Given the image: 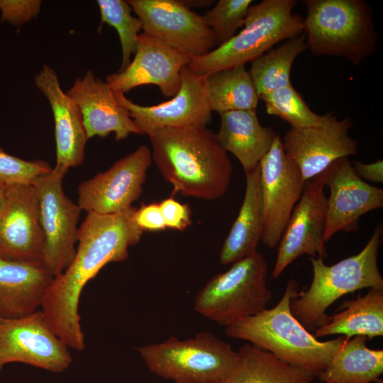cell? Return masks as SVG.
<instances>
[{
  "label": "cell",
  "mask_w": 383,
  "mask_h": 383,
  "mask_svg": "<svg viewBox=\"0 0 383 383\" xmlns=\"http://www.w3.org/2000/svg\"><path fill=\"white\" fill-rule=\"evenodd\" d=\"M268 114L277 116L290 124L291 128L319 126L325 123L333 113L318 115L305 102L292 84L260 96Z\"/></svg>",
  "instance_id": "f546056e"
},
{
  "label": "cell",
  "mask_w": 383,
  "mask_h": 383,
  "mask_svg": "<svg viewBox=\"0 0 383 383\" xmlns=\"http://www.w3.org/2000/svg\"><path fill=\"white\" fill-rule=\"evenodd\" d=\"M306 49V38L303 33L287 40L252 62L248 72L259 97L292 84L293 63Z\"/></svg>",
  "instance_id": "f1b7e54d"
},
{
  "label": "cell",
  "mask_w": 383,
  "mask_h": 383,
  "mask_svg": "<svg viewBox=\"0 0 383 383\" xmlns=\"http://www.w3.org/2000/svg\"><path fill=\"white\" fill-rule=\"evenodd\" d=\"M244 199L222 246L219 262L232 264L257 252L263 232L264 216L259 165L245 172Z\"/></svg>",
  "instance_id": "cb8c5ba5"
},
{
  "label": "cell",
  "mask_w": 383,
  "mask_h": 383,
  "mask_svg": "<svg viewBox=\"0 0 383 383\" xmlns=\"http://www.w3.org/2000/svg\"><path fill=\"white\" fill-rule=\"evenodd\" d=\"M298 289L297 282L290 279L281 299L273 308L226 327V333L228 337L248 341L290 365L308 370L317 377L347 337L321 341L311 333L291 309Z\"/></svg>",
  "instance_id": "3957f363"
},
{
  "label": "cell",
  "mask_w": 383,
  "mask_h": 383,
  "mask_svg": "<svg viewBox=\"0 0 383 383\" xmlns=\"http://www.w3.org/2000/svg\"><path fill=\"white\" fill-rule=\"evenodd\" d=\"M143 32L193 57L213 50L216 38L202 16L178 0H128Z\"/></svg>",
  "instance_id": "30bf717a"
},
{
  "label": "cell",
  "mask_w": 383,
  "mask_h": 383,
  "mask_svg": "<svg viewBox=\"0 0 383 383\" xmlns=\"http://www.w3.org/2000/svg\"><path fill=\"white\" fill-rule=\"evenodd\" d=\"M264 225L261 241L277 246L306 181L282 148L279 134L259 163Z\"/></svg>",
  "instance_id": "7c38bea8"
},
{
  "label": "cell",
  "mask_w": 383,
  "mask_h": 383,
  "mask_svg": "<svg viewBox=\"0 0 383 383\" xmlns=\"http://www.w3.org/2000/svg\"><path fill=\"white\" fill-rule=\"evenodd\" d=\"M268 270L265 257L257 251L232 263L198 292L194 310L226 327L264 311L272 298Z\"/></svg>",
  "instance_id": "52a82bcc"
},
{
  "label": "cell",
  "mask_w": 383,
  "mask_h": 383,
  "mask_svg": "<svg viewBox=\"0 0 383 383\" xmlns=\"http://www.w3.org/2000/svg\"><path fill=\"white\" fill-rule=\"evenodd\" d=\"M352 126L350 117L338 120L333 113L321 126L291 128L282 139V148L306 182L337 160L357 153L358 143L348 135Z\"/></svg>",
  "instance_id": "2e32d148"
},
{
  "label": "cell",
  "mask_w": 383,
  "mask_h": 383,
  "mask_svg": "<svg viewBox=\"0 0 383 383\" xmlns=\"http://www.w3.org/2000/svg\"><path fill=\"white\" fill-rule=\"evenodd\" d=\"M159 206L167 228L182 231L192 223V212L188 204L170 197L162 200Z\"/></svg>",
  "instance_id": "e575fe53"
},
{
  "label": "cell",
  "mask_w": 383,
  "mask_h": 383,
  "mask_svg": "<svg viewBox=\"0 0 383 383\" xmlns=\"http://www.w3.org/2000/svg\"><path fill=\"white\" fill-rule=\"evenodd\" d=\"M303 33L316 55L346 58L354 65L373 54L377 35L370 6L362 0H304Z\"/></svg>",
  "instance_id": "8992f818"
},
{
  "label": "cell",
  "mask_w": 383,
  "mask_h": 383,
  "mask_svg": "<svg viewBox=\"0 0 383 383\" xmlns=\"http://www.w3.org/2000/svg\"><path fill=\"white\" fill-rule=\"evenodd\" d=\"M383 233L377 225L370 240L357 254L333 265L311 257L313 278L308 289L298 292L291 303L294 316L309 331L323 325L327 309L343 296L365 288H383L377 257Z\"/></svg>",
  "instance_id": "277c9868"
},
{
  "label": "cell",
  "mask_w": 383,
  "mask_h": 383,
  "mask_svg": "<svg viewBox=\"0 0 383 383\" xmlns=\"http://www.w3.org/2000/svg\"><path fill=\"white\" fill-rule=\"evenodd\" d=\"M150 372L175 383H218L235 367L237 351L209 332L138 348Z\"/></svg>",
  "instance_id": "ba28073f"
},
{
  "label": "cell",
  "mask_w": 383,
  "mask_h": 383,
  "mask_svg": "<svg viewBox=\"0 0 383 383\" xmlns=\"http://www.w3.org/2000/svg\"><path fill=\"white\" fill-rule=\"evenodd\" d=\"M67 172L55 167L32 183L38 197L45 238L43 265L54 277L70 265L78 241L82 209L64 193L62 181Z\"/></svg>",
  "instance_id": "9c48e42d"
},
{
  "label": "cell",
  "mask_w": 383,
  "mask_h": 383,
  "mask_svg": "<svg viewBox=\"0 0 383 383\" xmlns=\"http://www.w3.org/2000/svg\"><path fill=\"white\" fill-rule=\"evenodd\" d=\"M353 167L357 176L365 182H383V161L382 160L371 163L357 161L353 163Z\"/></svg>",
  "instance_id": "8d00e7d4"
},
{
  "label": "cell",
  "mask_w": 383,
  "mask_h": 383,
  "mask_svg": "<svg viewBox=\"0 0 383 383\" xmlns=\"http://www.w3.org/2000/svg\"><path fill=\"white\" fill-rule=\"evenodd\" d=\"M52 168L45 161H28L11 155L0 146V182L6 185L32 184Z\"/></svg>",
  "instance_id": "d6a6232c"
},
{
  "label": "cell",
  "mask_w": 383,
  "mask_h": 383,
  "mask_svg": "<svg viewBox=\"0 0 383 383\" xmlns=\"http://www.w3.org/2000/svg\"><path fill=\"white\" fill-rule=\"evenodd\" d=\"M101 23H106L114 28L118 35L122 62L118 71L123 70L131 63V57L135 53L138 45V38L143 30L141 21L132 15L131 6L123 0H98Z\"/></svg>",
  "instance_id": "4dcf8cb0"
},
{
  "label": "cell",
  "mask_w": 383,
  "mask_h": 383,
  "mask_svg": "<svg viewBox=\"0 0 383 383\" xmlns=\"http://www.w3.org/2000/svg\"><path fill=\"white\" fill-rule=\"evenodd\" d=\"M53 278L41 265L0 256V318H18L40 309Z\"/></svg>",
  "instance_id": "7402d4cb"
},
{
  "label": "cell",
  "mask_w": 383,
  "mask_h": 383,
  "mask_svg": "<svg viewBox=\"0 0 383 383\" xmlns=\"http://www.w3.org/2000/svg\"><path fill=\"white\" fill-rule=\"evenodd\" d=\"M192 59L142 32L133 60L123 70L108 75L105 82L113 91L124 94L138 86L154 84L163 96L173 97L181 86V71Z\"/></svg>",
  "instance_id": "d6986e66"
},
{
  "label": "cell",
  "mask_w": 383,
  "mask_h": 383,
  "mask_svg": "<svg viewBox=\"0 0 383 383\" xmlns=\"http://www.w3.org/2000/svg\"><path fill=\"white\" fill-rule=\"evenodd\" d=\"M252 0H219L214 7L203 15L204 20L214 33L221 45L243 27Z\"/></svg>",
  "instance_id": "1f68e13d"
},
{
  "label": "cell",
  "mask_w": 383,
  "mask_h": 383,
  "mask_svg": "<svg viewBox=\"0 0 383 383\" xmlns=\"http://www.w3.org/2000/svg\"><path fill=\"white\" fill-rule=\"evenodd\" d=\"M341 306L343 310L329 316L314 331L316 338L339 334L348 338L362 335L370 340L383 335V288H370L365 295Z\"/></svg>",
  "instance_id": "d4e9b609"
},
{
  "label": "cell",
  "mask_w": 383,
  "mask_h": 383,
  "mask_svg": "<svg viewBox=\"0 0 383 383\" xmlns=\"http://www.w3.org/2000/svg\"><path fill=\"white\" fill-rule=\"evenodd\" d=\"M212 111L218 114L239 110H255L259 96L245 65L223 70L204 77Z\"/></svg>",
  "instance_id": "83f0119b"
},
{
  "label": "cell",
  "mask_w": 383,
  "mask_h": 383,
  "mask_svg": "<svg viewBox=\"0 0 383 383\" xmlns=\"http://www.w3.org/2000/svg\"><path fill=\"white\" fill-rule=\"evenodd\" d=\"M41 4L40 0H0L1 21L21 26L37 17Z\"/></svg>",
  "instance_id": "836d02e7"
},
{
  "label": "cell",
  "mask_w": 383,
  "mask_h": 383,
  "mask_svg": "<svg viewBox=\"0 0 383 383\" xmlns=\"http://www.w3.org/2000/svg\"><path fill=\"white\" fill-rule=\"evenodd\" d=\"M152 159L172 194L214 200L226 192L233 165L216 133L204 126L160 129L148 135Z\"/></svg>",
  "instance_id": "7a4b0ae2"
},
{
  "label": "cell",
  "mask_w": 383,
  "mask_h": 383,
  "mask_svg": "<svg viewBox=\"0 0 383 383\" xmlns=\"http://www.w3.org/2000/svg\"><path fill=\"white\" fill-rule=\"evenodd\" d=\"M44 246L45 238L34 187L33 184L7 185L0 210V256L43 266Z\"/></svg>",
  "instance_id": "ac0fdd59"
},
{
  "label": "cell",
  "mask_w": 383,
  "mask_h": 383,
  "mask_svg": "<svg viewBox=\"0 0 383 383\" xmlns=\"http://www.w3.org/2000/svg\"><path fill=\"white\" fill-rule=\"evenodd\" d=\"M237 354L235 367L218 383H312L317 378L312 372L251 344L240 347Z\"/></svg>",
  "instance_id": "484cf974"
},
{
  "label": "cell",
  "mask_w": 383,
  "mask_h": 383,
  "mask_svg": "<svg viewBox=\"0 0 383 383\" xmlns=\"http://www.w3.org/2000/svg\"><path fill=\"white\" fill-rule=\"evenodd\" d=\"M320 176L330 189L323 235L325 243L338 232L357 231L362 215L383 207V189L357 177L349 157L337 160Z\"/></svg>",
  "instance_id": "9a60e30c"
},
{
  "label": "cell",
  "mask_w": 383,
  "mask_h": 383,
  "mask_svg": "<svg viewBox=\"0 0 383 383\" xmlns=\"http://www.w3.org/2000/svg\"><path fill=\"white\" fill-rule=\"evenodd\" d=\"M177 94L169 101L152 106L138 104L121 92H114L117 101L129 112L143 135L162 128L188 126H206L212 119L205 79L186 66L181 71Z\"/></svg>",
  "instance_id": "e0dca14e"
},
{
  "label": "cell",
  "mask_w": 383,
  "mask_h": 383,
  "mask_svg": "<svg viewBox=\"0 0 383 383\" xmlns=\"http://www.w3.org/2000/svg\"><path fill=\"white\" fill-rule=\"evenodd\" d=\"M152 160L151 150L139 146L105 172L82 182L77 203L87 213L110 214L129 209L143 192Z\"/></svg>",
  "instance_id": "4fadbf2b"
},
{
  "label": "cell",
  "mask_w": 383,
  "mask_h": 383,
  "mask_svg": "<svg viewBox=\"0 0 383 383\" xmlns=\"http://www.w3.org/2000/svg\"><path fill=\"white\" fill-rule=\"evenodd\" d=\"M219 116L220 127L216 133L219 145L238 160L245 173L252 170L279 133L271 127L262 126L255 110L231 111Z\"/></svg>",
  "instance_id": "603a6c76"
},
{
  "label": "cell",
  "mask_w": 383,
  "mask_h": 383,
  "mask_svg": "<svg viewBox=\"0 0 383 383\" xmlns=\"http://www.w3.org/2000/svg\"><path fill=\"white\" fill-rule=\"evenodd\" d=\"M6 186L7 185L0 182V210L3 206L6 197Z\"/></svg>",
  "instance_id": "74e56055"
},
{
  "label": "cell",
  "mask_w": 383,
  "mask_h": 383,
  "mask_svg": "<svg viewBox=\"0 0 383 383\" xmlns=\"http://www.w3.org/2000/svg\"><path fill=\"white\" fill-rule=\"evenodd\" d=\"M66 93L80 111L88 139L106 137L111 133L117 141L131 133L143 135L114 92L91 70L77 79Z\"/></svg>",
  "instance_id": "ffe728a7"
},
{
  "label": "cell",
  "mask_w": 383,
  "mask_h": 383,
  "mask_svg": "<svg viewBox=\"0 0 383 383\" xmlns=\"http://www.w3.org/2000/svg\"><path fill=\"white\" fill-rule=\"evenodd\" d=\"M37 88L48 99L55 123L56 165L68 171L84 160L89 140L80 111L74 101L63 91L55 71L45 65L35 77Z\"/></svg>",
  "instance_id": "44dd1931"
},
{
  "label": "cell",
  "mask_w": 383,
  "mask_h": 383,
  "mask_svg": "<svg viewBox=\"0 0 383 383\" xmlns=\"http://www.w3.org/2000/svg\"><path fill=\"white\" fill-rule=\"evenodd\" d=\"M362 335L347 338L318 375L323 383H370L383 373V350L366 346Z\"/></svg>",
  "instance_id": "4316f807"
},
{
  "label": "cell",
  "mask_w": 383,
  "mask_h": 383,
  "mask_svg": "<svg viewBox=\"0 0 383 383\" xmlns=\"http://www.w3.org/2000/svg\"><path fill=\"white\" fill-rule=\"evenodd\" d=\"M294 0H263L251 5L243 29L206 55L193 57L187 66L196 76L252 62L277 43L303 34L304 18L293 12Z\"/></svg>",
  "instance_id": "5b68a950"
},
{
  "label": "cell",
  "mask_w": 383,
  "mask_h": 383,
  "mask_svg": "<svg viewBox=\"0 0 383 383\" xmlns=\"http://www.w3.org/2000/svg\"><path fill=\"white\" fill-rule=\"evenodd\" d=\"M134 219L143 231H160L167 228L157 203L144 204L136 209Z\"/></svg>",
  "instance_id": "d590c367"
},
{
  "label": "cell",
  "mask_w": 383,
  "mask_h": 383,
  "mask_svg": "<svg viewBox=\"0 0 383 383\" xmlns=\"http://www.w3.org/2000/svg\"><path fill=\"white\" fill-rule=\"evenodd\" d=\"M318 383H323V382H319Z\"/></svg>",
  "instance_id": "ab89813d"
},
{
  "label": "cell",
  "mask_w": 383,
  "mask_h": 383,
  "mask_svg": "<svg viewBox=\"0 0 383 383\" xmlns=\"http://www.w3.org/2000/svg\"><path fill=\"white\" fill-rule=\"evenodd\" d=\"M4 319L0 318V323L2 322Z\"/></svg>",
  "instance_id": "f35d334b"
},
{
  "label": "cell",
  "mask_w": 383,
  "mask_h": 383,
  "mask_svg": "<svg viewBox=\"0 0 383 383\" xmlns=\"http://www.w3.org/2000/svg\"><path fill=\"white\" fill-rule=\"evenodd\" d=\"M72 362L69 348L48 326L40 309L0 323V371L20 362L60 373Z\"/></svg>",
  "instance_id": "8fae6325"
},
{
  "label": "cell",
  "mask_w": 383,
  "mask_h": 383,
  "mask_svg": "<svg viewBox=\"0 0 383 383\" xmlns=\"http://www.w3.org/2000/svg\"><path fill=\"white\" fill-rule=\"evenodd\" d=\"M324 187L320 174L306 182L277 245L273 278H278L288 265L304 255L322 259L328 257L323 240L327 211Z\"/></svg>",
  "instance_id": "5bb4252c"
},
{
  "label": "cell",
  "mask_w": 383,
  "mask_h": 383,
  "mask_svg": "<svg viewBox=\"0 0 383 383\" xmlns=\"http://www.w3.org/2000/svg\"><path fill=\"white\" fill-rule=\"evenodd\" d=\"M136 208L110 214L87 213L79 226L75 256L48 288L40 307L48 326L69 348L82 351L84 335L79 302L86 284L110 262L128 257V248L137 245L143 231L136 224Z\"/></svg>",
  "instance_id": "6da1fadb"
}]
</instances>
